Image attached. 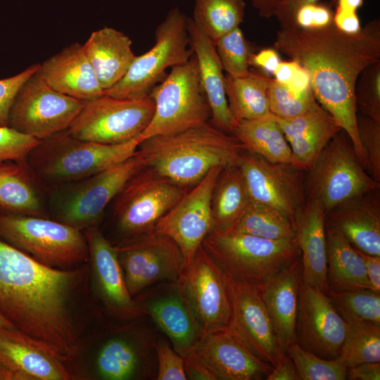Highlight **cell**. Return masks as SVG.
I'll use <instances>...</instances> for the list:
<instances>
[{
	"label": "cell",
	"mask_w": 380,
	"mask_h": 380,
	"mask_svg": "<svg viewBox=\"0 0 380 380\" xmlns=\"http://www.w3.org/2000/svg\"><path fill=\"white\" fill-rule=\"evenodd\" d=\"M274 48L308 71L316 101L347 134L367 170L357 132L355 86L360 73L380 61V20H370L353 34L334 23L316 30L281 28Z\"/></svg>",
	"instance_id": "cell-1"
},
{
	"label": "cell",
	"mask_w": 380,
	"mask_h": 380,
	"mask_svg": "<svg viewBox=\"0 0 380 380\" xmlns=\"http://www.w3.org/2000/svg\"><path fill=\"white\" fill-rule=\"evenodd\" d=\"M89 270L44 265L0 239V310L18 330L64 361L75 354L76 293Z\"/></svg>",
	"instance_id": "cell-2"
},
{
	"label": "cell",
	"mask_w": 380,
	"mask_h": 380,
	"mask_svg": "<svg viewBox=\"0 0 380 380\" xmlns=\"http://www.w3.org/2000/svg\"><path fill=\"white\" fill-rule=\"evenodd\" d=\"M138 149L144 156L146 167L186 188L196 184L213 167L237 165L246 150L234 135L209 122L148 138Z\"/></svg>",
	"instance_id": "cell-3"
},
{
	"label": "cell",
	"mask_w": 380,
	"mask_h": 380,
	"mask_svg": "<svg viewBox=\"0 0 380 380\" xmlns=\"http://www.w3.org/2000/svg\"><path fill=\"white\" fill-rule=\"evenodd\" d=\"M141 142L139 136L115 144L80 140L66 129L42 140L28 156L30 167L44 180L73 183L129 158Z\"/></svg>",
	"instance_id": "cell-4"
},
{
	"label": "cell",
	"mask_w": 380,
	"mask_h": 380,
	"mask_svg": "<svg viewBox=\"0 0 380 380\" xmlns=\"http://www.w3.org/2000/svg\"><path fill=\"white\" fill-rule=\"evenodd\" d=\"M201 246L226 274L257 286L300 257L296 239L272 240L234 231L210 232Z\"/></svg>",
	"instance_id": "cell-5"
},
{
	"label": "cell",
	"mask_w": 380,
	"mask_h": 380,
	"mask_svg": "<svg viewBox=\"0 0 380 380\" xmlns=\"http://www.w3.org/2000/svg\"><path fill=\"white\" fill-rule=\"evenodd\" d=\"M0 237L52 267L70 269L89 260L82 230L43 216L0 214Z\"/></svg>",
	"instance_id": "cell-6"
},
{
	"label": "cell",
	"mask_w": 380,
	"mask_h": 380,
	"mask_svg": "<svg viewBox=\"0 0 380 380\" xmlns=\"http://www.w3.org/2000/svg\"><path fill=\"white\" fill-rule=\"evenodd\" d=\"M154 111L141 141L158 135L179 132L206 122L210 108L201 86L194 54L170 68L166 76L149 93Z\"/></svg>",
	"instance_id": "cell-7"
},
{
	"label": "cell",
	"mask_w": 380,
	"mask_h": 380,
	"mask_svg": "<svg viewBox=\"0 0 380 380\" xmlns=\"http://www.w3.org/2000/svg\"><path fill=\"white\" fill-rule=\"evenodd\" d=\"M189 18L179 8L169 11L155 31V44L136 56L124 77L105 94L120 99H139L166 76V70L188 61L194 55Z\"/></svg>",
	"instance_id": "cell-8"
},
{
	"label": "cell",
	"mask_w": 380,
	"mask_h": 380,
	"mask_svg": "<svg viewBox=\"0 0 380 380\" xmlns=\"http://www.w3.org/2000/svg\"><path fill=\"white\" fill-rule=\"evenodd\" d=\"M379 189L380 183L363 167L342 129L324 148L305 181L306 199L317 200L326 213L348 199Z\"/></svg>",
	"instance_id": "cell-9"
},
{
	"label": "cell",
	"mask_w": 380,
	"mask_h": 380,
	"mask_svg": "<svg viewBox=\"0 0 380 380\" xmlns=\"http://www.w3.org/2000/svg\"><path fill=\"white\" fill-rule=\"evenodd\" d=\"M154 102L148 95L139 99H120L103 94L84 101L68 132L84 141L115 144L138 136L149 124Z\"/></svg>",
	"instance_id": "cell-10"
},
{
	"label": "cell",
	"mask_w": 380,
	"mask_h": 380,
	"mask_svg": "<svg viewBox=\"0 0 380 380\" xmlns=\"http://www.w3.org/2000/svg\"><path fill=\"white\" fill-rule=\"evenodd\" d=\"M146 166L141 152L82 180L73 182L56 201L59 221L82 231L97 227L106 208L129 180Z\"/></svg>",
	"instance_id": "cell-11"
},
{
	"label": "cell",
	"mask_w": 380,
	"mask_h": 380,
	"mask_svg": "<svg viewBox=\"0 0 380 380\" xmlns=\"http://www.w3.org/2000/svg\"><path fill=\"white\" fill-rule=\"evenodd\" d=\"M186 189L146 166L129 180L114 200L120 231L125 239L153 231Z\"/></svg>",
	"instance_id": "cell-12"
},
{
	"label": "cell",
	"mask_w": 380,
	"mask_h": 380,
	"mask_svg": "<svg viewBox=\"0 0 380 380\" xmlns=\"http://www.w3.org/2000/svg\"><path fill=\"white\" fill-rule=\"evenodd\" d=\"M115 248L132 298L159 283L178 281L186 267L177 243L154 231L125 239Z\"/></svg>",
	"instance_id": "cell-13"
},
{
	"label": "cell",
	"mask_w": 380,
	"mask_h": 380,
	"mask_svg": "<svg viewBox=\"0 0 380 380\" xmlns=\"http://www.w3.org/2000/svg\"><path fill=\"white\" fill-rule=\"evenodd\" d=\"M83 103L53 89L35 72L14 99L9 127L42 141L68 129Z\"/></svg>",
	"instance_id": "cell-14"
},
{
	"label": "cell",
	"mask_w": 380,
	"mask_h": 380,
	"mask_svg": "<svg viewBox=\"0 0 380 380\" xmlns=\"http://www.w3.org/2000/svg\"><path fill=\"white\" fill-rule=\"evenodd\" d=\"M177 282L203 336L229 327L231 303L226 275L202 246Z\"/></svg>",
	"instance_id": "cell-15"
},
{
	"label": "cell",
	"mask_w": 380,
	"mask_h": 380,
	"mask_svg": "<svg viewBox=\"0 0 380 380\" xmlns=\"http://www.w3.org/2000/svg\"><path fill=\"white\" fill-rule=\"evenodd\" d=\"M237 166L250 202L275 208L295 224V217L305 201L303 172L290 163L270 162L246 150Z\"/></svg>",
	"instance_id": "cell-16"
},
{
	"label": "cell",
	"mask_w": 380,
	"mask_h": 380,
	"mask_svg": "<svg viewBox=\"0 0 380 380\" xmlns=\"http://www.w3.org/2000/svg\"><path fill=\"white\" fill-rule=\"evenodd\" d=\"M223 167H215L155 224V232L172 239L187 266L213 228L212 197Z\"/></svg>",
	"instance_id": "cell-17"
},
{
	"label": "cell",
	"mask_w": 380,
	"mask_h": 380,
	"mask_svg": "<svg viewBox=\"0 0 380 380\" xmlns=\"http://www.w3.org/2000/svg\"><path fill=\"white\" fill-rule=\"evenodd\" d=\"M225 275L231 303L229 327L255 355L274 368L286 350L276 335L258 286Z\"/></svg>",
	"instance_id": "cell-18"
},
{
	"label": "cell",
	"mask_w": 380,
	"mask_h": 380,
	"mask_svg": "<svg viewBox=\"0 0 380 380\" xmlns=\"http://www.w3.org/2000/svg\"><path fill=\"white\" fill-rule=\"evenodd\" d=\"M346 333V322L328 295L301 281L296 321V342L322 358L339 356Z\"/></svg>",
	"instance_id": "cell-19"
},
{
	"label": "cell",
	"mask_w": 380,
	"mask_h": 380,
	"mask_svg": "<svg viewBox=\"0 0 380 380\" xmlns=\"http://www.w3.org/2000/svg\"><path fill=\"white\" fill-rule=\"evenodd\" d=\"M150 315L182 357L203 338V331L181 292L177 281L161 282L134 298Z\"/></svg>",
	"instance_id": "cell-20"
},
{
	"label": "cell",
	"mask_w": 380,
	"mask_h": 380,
	"mask_svg": "<svg viewBox=\"0 0 380 380\" xmlns=\"http://www.w3.org/2000/svg\"><path fill=\"white\" fill-rule=\"evenodd\" d=\"M82 232L87 242L96 290L108 312L122 319L146 315L128 292L115 246L97 227Z\"/></svg>",
	"instance_id": "cell-21"
},
{
	"label": "cell",
	"mask_w": 380,
	"mask_h": 380,
	"mask_svg": "<svg viewBox=\"0 0 380 380\" xmlns=\"http://www.w3.org/2000/svg\"><path fill=\"white\" fill-rule=\"evenodd\" d=\"M191 353L217 380L266 379L273 369L255 355L229 327L204 336Z\"/></svg>",
	"instance_id": "cell-22"
},
{
	"label": "cell",
	"mask_w": 380,
	"mask_h": 380,
	"mask_svg": "<svg viewBox=\"0 0 380 380\" xmlns=\"http://www.w3.org/2000/svg\"><path fill=\"white\" fill-rule=\"evenodd\" d=\"M0 365L14 380L73 379L61 360L18 329H0Z\"/></svg>",
	"instance_id": "cell-23"
},
{
	"label": "cell",
	"mask_w": 380,
	"mask_h": 380,
	"mask_svg": "<svg viewBox=\"0 0 380 380\" xmlns=\"http://www.w3.org/2000/svg\"><path fill=\"white\" fill-rule=\"evenodd\" d=\"M151 332L141 331L135 338L115 336L100 348L96 360L99 376L106 380H128L152 377L157 371Z\"/></svg>",
	"instance_id": "cell-24"
},
{
	"label": "cell",
	"mask_w": 380,
	"mask_h": 380,
	"mask_svg": "<svg viewBox=\"0 0 380 380\" xmlns=\"http://www.w3.org/2000/svg\"><path fill=\"white\" fill-rule=\"evenodd\" d=\"M276 118L291 148L290 164L304 172L312 167L324 148L342 129L318 102L298 116Z\"/></svg>",
	"instance_id": "cell-25"
},
{
	"label": "cell",
	"mask_w": 380,
	"mask_h": 380,
	"mask_svg": "<svg viewBox=\"0 0 380 380\" xmlns=\"http://www.w3.org/2000/svg\"><path fill=\"white\" fill-rule=\"evenodd\" d=\"M326 223L356 249L380 256V194L371 191L348 199L326 213Z\"/></svg>",
	"instance_id": "cell-26"
},
{
	"label": "cell",
	"mask_w": 380,
	"mask_h": 380,
	"mask_svg": "<svg viewBox=\"0 0 380 380\" xmlns=\"http://www.w3.org/2000/svg\"><path fill=\"white\" fill-rule=\"evenodd\" d=\"M37 72L53 89L82 101L105 94L82 44L77 42L45 60Z\"/></svg>",
	"instance_id": "cell-27"
},
{
	"label": "cell",
	"mask_w": 380,
	"mask_h": 380,
	"mask_svg": "<svg viewBox=\"0 0 380 380\" xmlns=\"http://www.w3.org/2000/svg\"><path fill=\"white\" fill-rule=\"evenodd\" d=\"M296 241L300 252L302 282L328 291L326 211L315 199H306L295 217Z\"/></svg>",
	"instance_id": "cell-28"
},
{
	"label": "cell",
	"mask_w": 380,
	"mask_h": 380,
	"mask_svg": "<svg viewBox=\"0 0 380 380\" xmlns=\"http://www.w3.org/2000/svg\"><path fill=\"white\" fill-rule=\"evenodd\" d=\"M190 44L196 57L201 86L210 108L209 122L232 134L236 122L230 112L225 90V75L214 42L189 18Z\"/></svg>",
	"instance_id": "cell-29"
},
{
	"label": "cell",
	"mask_w": 380,
	"mask_h": 380,
	"mask_svg": "<svg viewBox=\"0 0 380 380\" xmlns=\"http://www.w3.org/2000/svg\"><path fill=\"white\" fill-rule=\"evenodd\" d=\"M302 281L300 257L258 286L276 335L286 349L295 342Z\"/></svg>",
	"instance_id": "cell-30"
},
{
	"label": "cell",
	"mask_w": 380,
	"mask_h": 380,
	"mask_svg": "<svg viewBox=\"0 0 380 380\" xmlns=\"http://www.w3.org/2000/svg\"><path fill=\"white\" fill-rule=\"evenodd\" d=\"M132 44L123 32L104 27L92 32L82 44L105 92L124 77L135 58Z\"/></svg>",
	"instance_id": "cell-31"
},
{
	"label": "cell",
	"mask_w": 380,
	"mask_h": 380,
	"mask_svg": "<svg viewBox=\"0 0 380 380\" xmlns=\"http://www.w3.org/2000/svg\"><path fill=\"white\" fill-rule=\"evenodd\" d=\"M326 236L328 291L372 289L364 262L355 248L327 223Z\"/></svg>",
	"instance_id": "cell-32"
},
{
	"label": "cell",
	"mask_w": 380,
	"mask_h": 380,
	"mask_svg": "<svg viewBox=\"0 0 380 380\" xmlns=\"http://www.w3.org/2000/svg\"><path fill=\"white\" fill-rule=\"evenodd\" d=\"M232 134L246 150L272 163H290L291 148L273 114L241 120L236 124Z\"/></svg>",
	"instance_id": "cell-33"
},
{
	"label": "cell",
	"mask_w": 380,
	"mask_h": 380,
	"mask_svg": "<svg viewBox=\"0 0 380 380\" xmlns=\"http://www.w3.org/2000/svg\"><path fill=\"white\" fill-rule=\"evenodd\" d=\"M0 214L44 217L41 196L23 163L0 164Z\"/></svg>",
	"instance_id": "cell-34"
},
{
	"label": "cell",
	"mask_w": 380,
	"mask_h": 380,
	"mask_svg": "<svg viewBox=\"0 0 380 380\" xmlns=\"http://www.w3.org/2000/svg\"><path fill=\"white\" fill-rule=\"evenodd\" d=\"M250 200L237 165L224 168L214 188L211 232L231 231L247 208Z\"/></svg>",
	"instance_id": "cell-35"
},
{
	"label": "cell",
	"mask_w": 380,
	"mask_h": 380,
	"mask_svg": "<svg viewBox=\"0 0 380 380\" xmlns=\"http://www.w3.org/2000/svg\"><path fill=\"white\" fill-rule=\"evenodd\" d=\"M270 77L253 71L241 77L225 75L228 105L236 124L271 113L267 95Z\"/></svg>",
	"instance_id": "cell-36"
},
{
	"label": "cell",
	"mask_w": 380,
	"mask_h": 380,
	"mask_svg": "<svg viewBox=\"0 0 380 380\" xmlns=\"http://www.w3.org/2000/svg\"><path fill=\"white\" fill-rule=\"evenodd\" d=\"M244 0H195L194 24L213 42L240 27L245 15Z\"/></svg>",
	"instance_id": "cell-37"
},
{
	"label": "cell",
	"mask_w": 380,
	"mask_h": 380,
	"mask_svg": "<svg viewBox=\"0 0 380 380\" xmlns=\"http://www.w3.org/2000/svg\"><path fill=\"white\" fill-rule=\"evenodd\" d=\"M231 231L272 240L296 238L295 224L288 216L275 208L252 202Z\"/></svg>",
	"instance_id": "cell-38"
},
{
	"label": "cell",
	"mask_w": 380,
	"mask_h": 380,
	"mask_svg": "<svg viewBox=\"0 0 380 380\" xmlns=\"http://www.w3.org/2000/svg\"><path fill=\"white\" fill-rule=\"evenodd\" d=\"M339 357L348 368L365 362H380V325L368 322H346Z\"/></svg>",
	"instance_id": "cell-39"
},
{
	"label": "cell",
	"mask_w": 380,
	"mask_h": 380,
	"mask_svg": "<svg viewBox=\"0 0 380 380\" xmlns=\"http://www.w3.org/2000/svg\"><path fill=\"white\" fill-rule=\"evenodd\" d=\"M327 294L346 322H368L380 325V293L357 289L329 291Z\"/></svg>",
	"instance_id": "cell-40"
},
{
	"label": "cell",
	"mask_w": 380,
	"mask_h": 380,
	"mask_svg": "<svg viewBox=\"0 0 380 380\" xmlns=\"http://www.w3.org/2000/svg\"><path fill=\"white\" fill-rule=\"evenodd\" d=\"M298 369L301 380H345L348 367L338 356L331 360L322 358L293 342L286 348Z\"/></svg>",
	"instance_id": "cell-41"
},
{
	"label": "cell",
	"mask_w": 380,
	"mask_h": 380,
	"mask_svg": "<svg viewBox=\"0 0 380 380\" xmlns=\"http://www.w3.org/2000/svg\"><path fill=\"white\" fill-rule=\"evenodd\" d=\"M214 44L223 70L227 75L241 77L249 74L253 53L240 27L224 34Z\"/></svg>",
	"instance_id": "cell-42"
},
{
	"label": "cell",
	"mask_w": 380,
	"mask_h": 380,
	"mask_svg": "<svg viewBox=\"0 0 380 380\" xmlns=\"http://www.w3.org/2000/svg\"><path fill=\"white\" fill-rule=\"evenodd\" d=\"M267 95L270 111L279 118H291L306 112L317 101L312 90L296 94L270 77Z\"/></svg>",
	"instance_id": "cell-43"
},
{
	"label": "cell",
	"mask_w": 380,
	"mask_h": 380,
	"mask_svg": "<svg viewBox=\"0 0 380 380\" xmlns=\"http://www.w3.org/2000/svg\"><path fill=\"white\" fill-rule=\"evenodd\" d=\"M357 111L380 122V61L365 68L355 86Z\"/></svg>",
	"instance_id": "cell-44"
},
{
	"label": "cell",
	"mask_w": 380,
	"mask_h": 380,
	"mask_svg": "<svg viewBox=\"0 0 380 380\" xmlns=\"http://www.w3.org/2000/svg\"><path fill=\"white\" fill-rule=\"evenodd\" d=\"M357 132L363 148L367 172L380 183V122L362 115L357 119Z\"/></svg>",
	"instance_id": "cell-45"
},
{
	"label": "cell",
	"mask_w": 380,
	"mask_h": 380,
	"mask_svg": "<svg viewBox=\"0 0 380 380\" xmlns=\"http://www.w3.org/2000/svg\"><path fill=\"white\" fill-rule=\"evenodd\" d=\"M41 142L11 127L0 126V164L23 163L30 153Z\"/></svg>",
	"instance_id": "cell-46"
},
{
	"label": "cell",
	"mask_w": 380,
	"mask_h": 380,
	"mask_svg": "<svg viewBox=\"0 0 380 380\" xmlns=\"http://www.w3.org/2000/svg\"><path fill=\"white\" fill-rule=\"evenodd\" d=\"M157 359V380H186L184 357L165 340L155 339Z\"/></svg>",
	"instance_id": "cell-47"
},
{
	"label": "cell",
	"mask_w": 380,
	"mask_h": 380,
	"mask_svg": "<svg viewBox=\"0 0 380 380\" xmlns=\"http://www.w3.org/2000/svg\"><path fill=\"white\" fill-rule=\"evenodd\" d=\"M39 63L30 65L13 76L0 79V126L9 127V114L14 99L24 82L38 70Z\"/></svg>",
	"instance_id": "cell-48"
},
{
	"label": "cell",
	"mask_w": 380,
	"mask_h": 380,
	"mask_svg": "<svg viewBox=\"0 0 380 380\" xmlns=\"http://www.w3.org/2000/svg\"><path fill=\"white\" fill-rule=\"evenodd\" d=\"M272 75L277 82L294 94L312 90L308 71L294 61H281Z\"/></svg>",
	"instance_id": "cell-49"
},
{
	"label": "cell",
	"mask_w": 380,
	"mask_h": 380,
	"mask_svg": "<svg viewBox=\"0 0 380 380\" xmlns=\"http://www.w3.org/2000/svg\"><path fill=\"white\" fill-rule=\"evenodd\" d=\"M334 12L330 6L319 1L300 6L295 15V25L304 30L326 27L333 23Z\"/></svg>",
	"instance_id": "cell-50"
},
{
	"label": "cell",
	"mask_w": 380,
	"mask_h": 380,
	"mask_svg": "<svg viewBox=\"0 0 380 380\" xmlns=\"http://www.w3.org/2000/svg\"><path fill=\"white\" fill-rule=\"evenodd\" d=\"M278 51L274 48H265L256 53H252L250 58L251 66L257 68L268 76L273 75L281 62Z\"/></svg>",
	"instance_id": "cell-51"
},
{
	"label": "cell",
	"mask_w": 380,
	"mask_h": 380,
	"mask_svg": "<svg viewBox=\"0 0 380 380\" xmlns=\"http://www.w3.org/2000/svg\"><path fill=\"white\" fill-rule=\"evenodd\" d=\"M317 1L319 0H282L274 16L277 17L281 28L296 26L295 15L297 10L304 4Z\"/></svg>",
	"instance_id": "cell-52"
},
{
	"label": "cell",
	"mask_w": 380,
	"mask_h": 380,
	"mask_svg": "<svg viewBox=\"0 0 380 380\" xmlns=\"http://www.w3.org/2000/svg\"><path fill=\"white\" fill-rule=\"evenodd\" d=\"M334 25L346 34H353L362 29L361 23L356 11H350L336 7L334 12Z\"/></svg>",
	"instance_id": "cell-53"
},
{
	"label": "cell",
	"mask_w": 380,
	"mask_h": 380,
	"mask_svg": "<svg viewBox=\"0 0 380 380\" xmlns=\"http://www.w3.org/2000/svg\"><path fill=\"white\" fill-rule=\"evenodd\" d=\"M184 371L187 379L190 380H217L213 374L193 353L184 357Z\"/></svg>",
	"instance_id": "cell-54"
},
{
	"label": "cell",
	"mask_w": 380,
	"mask_h": 380,
	"mask_svg": "<svg viewBox=\"0 0 380 380\" xmlns=\"http://www.w3.org/2000/svg\"><path fill=\"white\" fill-rule=\"evenodd\" d=\"M266 379L301 380L293 360L287 353L279 363L270 372Z\"/></svg>",
	"instance_id": "cell-55"
},
{
	"label": "cell",
	"mask_w": 380,
	"mask_h": 380,
	"mask_svg": "<svg viewBox=\"0 0 380 380\" xmlns=\"http://www.w3.org/2000/svg\"><path fill=\"white\" fill-rule=\"evenodd\" d=\"M346 379L379 380L380 362H365L349 367Z\"/></svg>",
	"instance_id": "cell-56"
},
{
	"label": "cell",
	"mask_w": 380,
	"mask_h": 380,
	"mask_svg": "<svg viewBox=\"0 0 380 380\" xmlns=\"http://www.w3.org/2000/svg\"><path fill=\"white\" fill-rule=\"evenodd\" d=\"M355 250L364 262L372 290L380 293V256Z\"/></svg>",
	"instance_id": "cell-57"
},
{
	"label": "cell",
	"mask_w": 380,
	"mask_h": 380,
	"mask_svg": "<svg viewBox=\"0 0 380 380\" xmlns=\"http://www.w3.org/2000/svg\"><path fill=\"white\" fill-rule=\"evenodd\" d=\"M282 0H251L252 5L260 17L269 18L274 13Z\"/></svg>",
	"instance_id": "cell-58"
},
{
	"label": "cell",
	"mask_w": 380,
	"mask_h": 380,
	"mask_svg": "<svg viewBox=\"0 0 380 380\" xmlns=\"http://www.w3.org/2000/svg\"><path fill=\"white\" fill-rule=\"evenodd\" d=\"M336 7L350 11H356L360 8L364 0H336Z\"/></svg>",
	"instance_id": "cell-59"
},
{
	"label": "cell",
	"mask_w": 380,
	"mask_h": 380,
	"mask_svg": "<svg viewBox=\"0 0 380 380\" xmlns=\"http://www.w3.org/2000/svg\"><path fill=\"white\" fill-rule=\"evenodd\" d=\"M0 329H17L15 325L0 310Z\"/></svg>",
	"instance_id": "cell-60"
},
{
	"label": "cell",
	"mask_w": 380,
	"mask_h": 380,
	"mask_svg": "<svg viewBox=\"0 0 380 380\" xmlns=\"http://www.w3.org/2000/svg\"><path fill=\"white\" fill-rule=\"evenodd\" d=\"M2 379V372H1V367H0V379Z\"/></svg>",
	"instance_id": "cell-61"
}]
</instances>
